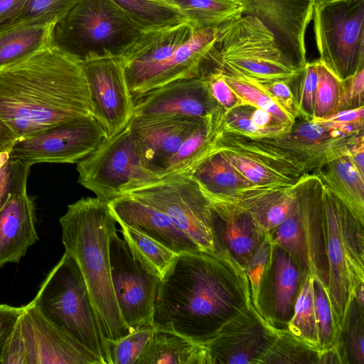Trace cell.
<instances>
[{
  "instance_id": "cell-1",
  "label": "cell",
  "mask_w": 364,
  "mask_h": 364,
  "mask_svg": "<svg viewBox=\"0 0 364 364\" xmlns=\"http://www.w3.org/2000/svg\"><path fill=\"white\" fill-rule=\"evenodd\" d=\"M251 304L247 276L231 257L183 253L159 282L152 324L204 345Z\"/></svg>"
},
{
  "instance_id": "cell-2",
  "label": "cell",
  "mask_w": 364,
  "mask_h": 364,
  "mask_svg": "<svg viewBox=\"0 0 364 364\" xmlns=\"http://www.w3.org/2000/svg\"><path fill=\"white\" fill-rule=\"evenodd\" d=\"M82 62L50 44L0 69V118L18 139L92 114Z\"/></svg>"
},
{
  "instance_id": "cell-3",
  "label": "cell",
  "mask_w": 364,
  "mask_h": 364,
  "mask_svg": "<svg viewBox=\"0 0 364 364\" xmlns=\"http://www.w3.org/2000/svg\"><path fill=\"white\" fill-rule=\"evenodd\" d=\"M59 222L65 251L80 268L109 353V344L131 332L121 316L112 282L109 240L117 232V221L107 201L87 197L70 204Z\"/></svg>"
},
{
  "instance_id": "cell-4",
  "label": "cell",
  "mask_w": 364,
  "mask_h": 364,
  "mask_svg": "<svg viewBox=\"0 0 364 364\" xmlns=\"http://www.w3.org/2000/svg\"><path fill=\"white\" fill-rule=\"evenodd\" d=\"M203 65L257 80L294 82L304 68L282 49L258 18L244 14L216 28V38Z\"/></svg>"
},
{
  "instance_id": "cell-5",
  "label": "cell",
  "mask_w": 364,
  "mask_h": 364,
  "mask_svg": "<svg viewBox=\"0 0 364 364\" xmlns=\"http://www.w3.org/2000/svg\"><path fill=\"white\" fill-rule=\"evenodd\" d=\"M143 29L112 0H80L55 24L52 45L81 61L119 56Z\"/></svg>"
},
{
  "instance_id": "cell-6",
  "label": "cell",
  "mask_w": 364,
  "mask_h": 364,
  "mask_svg": "<svg viewBox=\"0 0 364 364\" xmlns=\"http://www.w3.org/2000/svg\"><path fill=\"white\" fill-rule=\"evenodd\" d=\"M58 326L110 364L90 294L74 258L65 251L30 301Z\"/></svg>"
},
{
  "instance_id": "cell-7",
  "label": "cell",
  "mask_w": 364,
  "mask_h": 364,
  "mask_svg": "<svg viewBox=\"0 0 364 364\" xmlns=\"http://www.w3.org/2000/svg\"><path fill=\"white\" fill-rule=\"evenodd\" d=\"M327 289L336 324L341 333L355 288L364 284V223L323 186Z\"/></svg>"
},
{
  "instance_id": "cell-8",
  "label": "cell",
  "mask_w": 364,
  "mask_h": 364,
  "mask_svg": "<svg viewBox=\"0 0 364 364\" xmlns=\"http://www.w3.org/2000/svg\"><path fill=\"white\" fill-rule=\"evenodd\" d=\"M294 212L269 233L275 245L284 250L304 275L311 274L328 289L323 184L314 173H306L294 184Z\"/></svg>"
},
{
  "instance_id": "cell-9",
  "label": "cell",
  "mask_w": 364,
  "mask_h": 364,
  "mask_svg": "<svg viewBox=\"0 0 364 364\" xmlns=\"http://www.w3.org/2000/svg\"><path fill=\"white\" fill-rule=\"evenodd\" d=\"M318 60L341 80L364 68V0H315Z\"/></svg>"
},
{
  "instance_id": "cell-10",
  "label": "cell",
  "mask_w": 364,
  "mask_h": 364,
  "mask_svg": "<svg viewBox=\"0 0 364 364\" xmlns=\"http://www.w3.org/2000/svg\"><path fill=\"white\" fill-rule=\"evenodd\" d=\"M1 364H103L102 360L31 302L6 342Z\"/></svg>"
},
{
  "instance_id": "cell-11",
  "label": "cell",
  "mask_w": 364,
  "mask_h": 364,
  "mask_svg": "<svg viewBox=\"0 0 364 364\" xmlns=\"http://www.w3.org/2000/svg\"><path fill=\"white\" fill-rule=\"evenodd\" d=\"M76 169L79 183L107 202L168 178H161L144 167L129 123L79 161Z\"/></svg>"
},
{
  "instance_id": "cell-12",
  "label": "cell",
  "mask_w": 364,
  "mask_h": 364,
  "mask_svg": "<svg viewBox=\"0 0 364 364\" xmlns=\"http://www.w3.org/2000/svg\"><path fill=\"white\" fill-rule=\"evenodd\" d=\"M195 29L188 20L175 25L143 29L119 55L133 98L165 85L178 49Z\"/></svg>"
},
{
  "instance_id": "cell-13",
  "label": "cell",
  "mask_w": 364,
  "mask_h": 364,
  "mask_svg": "<svg viewBox=\"0 0 364 364\" xmlns=\"http://www.w3.org/2000/svg\"><path fill=\"white\" fill-rule=\"evenodd\" d=\"M126 193L166 213L202 251L214 252L210 200L191 174L173 176Z\"/></svg>"
},
{
  "instance_id": "cell-14",
  "label": "cell",
  "mask_w": 364,
  "mask_h": 364,
  "mask_svg": "<svg viewBox=\"0 0 364 364\" xmlns=\"http://www.w3.org/2000/svg\"><path fill=\"white\" fill-rule=\"evenodd\" d=\"M107 138L102 126L89 114L18 138L9 156L29 166L39 163L75 164Z\"/></svg>"
},
{
  "instance_id": "cell-15",
  "label": "cell",
  "mask_w": 364,
  "mask_h": 364,
  "mask_svg": "<svg viewBox=\"0 0 364 364\" xmlns=\"http://www.w3.org/2000/svg\"><path fill=\"white\" fill-rule=\"evenodd\" d=\"M109 261L115 298L129 331L153 325L154 302L161 279L134 258L127 242L117 232L109 240Z\"/></svg>"
},
{
  "instance_id": "cell-16",
  "label": "cell",
  "mask_w": 364,
  "mask_h": 364,
  "mask_svg": "<svg viewBox=\"0 0 364 364\" xmlns=\"http://www.w3.org/2000/svg\"><path fill=\"white\" fill-rule=\"evenodd\" d=\"M91 114L110 138L122 131L134 114V102L119 56H104L82 62Z\"/></svg>"
},
{
  "instance_id": "cell-17",
  "label": "cell",
  "mask_w": 364,
  "mask_h": 364,
  "mask_svg": "<svg viewBox=\"0 0 364 364\" xmlns=\"http://www.w3.org/2000/svg\"><path fill=\"white\" fill-rule=\"evenodd\" d=\"M204 119L181 114L133 115L129 126L144 167L161 178L172 176L168 169L173 160Z\"/></svg>"
},
{
  "instance_id": "cell-18",
  "label": "cell",
  "mask_w": 364,
  "mask_h": 364,
  "mask_svg": "<svg viewBox=\"0 0 364 364\" xmlns=\"http://www.w3.org/2000/svg\"><path fill=\"white\" fill-rule=\"evenodd\" d=\"M276 334L251 304L204 344L209 364H259Z\"/></svg>"
},
{
  "instance_id": "cell-19",
  "label": "cell",
  "mask_w": 364,
  "mask_h": 364,
  "mask_svg": "<svg viewBox=\"0 0 364 364\" xmlns=\"http://www.w3.org/2000/svg\"><path fill=\"white\" fill-rule=\"evenodd\" d=\"M244 14L258 18L274 34L290 58L304 68L307 61L305 36L312 21L315 0H240Z\"/></svg>"
},
{
  "instance_id": "cell-20",
  "label": "cell",
  "mask_w": 364,
  "mask_h": 364,
  "mask_svg": "<svg viewBox=\"0 0 364 364\" xmlns=\"http://www.w3.org/2000/svg\"><path fill=\"white\" fill-rule=\"evenodd\" d=\"M304 275L291 256L274 245L272 263L261 282L256 311L273 328L288 329Z\"/></svg>"
},
{
  "instance_id": "cell-21",
  "label": "cell",
  "mask_w": 364,
  "mask_h": 364,
  "mask_svg": "<svg viewBox=\"0 0 364 364\" xmlns=\"http://www.w3.org/2000/svg\"><path fill=\"white\" fill-rule=\"evenodd\" d=\"M208 198L214 252L229 256L245 270L254 250L267 233L248 211L236 203Z\"/></svg>"
},
{
  "instance_id": "cell-22",
  "label": "cell",
  "mask_w": 364,
  "mask_h": 364,
  "mask_svg": "<svg viewBox=\"0 0 364 364\" xmlns=\"http://www.w3.org/2000/svg\"><path fill=\"white\" fill-rule=\"evenodd\" d=\"M133 115L181 114L208 118L222 109L202 76L177 80L134 98Z\"/></svg>"
},
{
  "instance_id": "cell-23",
  "label": "cell",
  "mask_w": 364,
  "mask_h": 364,
  "mask_svg": "<svg viewBox=\"0 0 364 364\" xmlns=\"http://www.w3.org/2000/svg\"><path fill=\"white\" fill-rule=\"evenodd\" d=\"M117 221L166 246L176 255L202 251L164 212L124 193L108 202Z\"/></svg>"
},
{
  "instance_id": "cell-24",
  "label": "cell",
  "mask_w": 364,
  "mask_h": 364,
  "mask_svg": "<svg viewBox=\"0 0 364 364\" xmlns=\"http://www.w3.org/2000/svg\"><path fill=\"white\" fill-rule=\"evenodd\" d=\"M36 215L26 183L11 192L0 208V268L18 263L38 240Z\"/></svg>"
},
{
  "instance_id": "cell-25",
  "label": "cell",
  "mask_w": 364,
  "mask_h": 364,
  "mask_svg": "<svg viewBox=\"0 0 364 364\" xmlns=\"http://www.w3.org/2000/svg\"><path fill=\"white\" fill-rule=\"evenodd\" d=\"M294 184H254L228 196L208 197L236 203L269 233L294 212L296 196Z\"/></svg>"
},
{
  "instance_id": "cell-26",
  "label": "cell",
  "mask_w": 364,
  "mask_h": 364,
  "mask_svg": "<svg viewBox=\"0 0 364 364\" xmlns=\"http://www.w3.org/2000/svg\"><path fill=\"white\" fill-rule=\"evenodd\" d=\"M314 173L325 187L364 223V178L352 162L349 151L328 161Z\"/></svg>"
},
{
  "instance_id": "cell-27",
  "label": "cell",
  "mask_w": 364,
  "mask_h": 364,
  "mask_svg": "<svg viewBox=\"0 0 364 364\" xmlns=\"http://www.w3.org/2000/svg\"><path fill=\"white\" fill-rule=\"evenodd\" d=\"M136 364H209L204 345L175 332L154 329Z\"/></svg>"
},
{
  "instance_id": "cell-28",
  "label": "cell",
  "mask_w": 364,
  "mask_h": 364,
  "mask_svg": "<svg viewBox=\"0 0 364 364\" xmlns=\"http://www.w3.org/2000/svg\"><path fill=\"white\" fill-rule=\"evenodd\" d=\"M54 26L30 22L0 30V69L52 44Z\"/></svg>"
},
{
  "instance_id": "cell-29",
  "label": "cell",
  "mask_w": 364,
  "mask_h": 364,
  "mask_svg": "<svg viewBox=\"0 0 364 364\" xmlns=\"http://www.w3.org/2000/svg\"><path fill=\"white\" fill-rule=\"evenodd\" d=\"M213 151L220 152L245 178L253 184H294L296 182L256 154L237 146L215 134L209 148V151Z\"/></svg>"
},
{
  "instance_id": "cell-30",
  "label": "cell",
  "mask_w": 364,
  "mask_h": 364,
  "mask_svg": "<svg viewBox=\"0 0 364 364\" xmlns=\"http://www.w3.org/2000/svg\"><path fill=\"white\" fill-rule=\"evenodd\" d=\"M191 176L208 197L220 198L235 193L253 183L245 178L218 151H209Z\"/></svg>"
},
{
  "instance_id": "cell-31",
  "label": "cell",
  "mask_w": 364,
  "mask_h": 364,
  "mask_svg": "<svg viewBox=\"0 0 364 364\" xmlns=\"http://www.w3.org/2000/svg\"><path fill=\"white\" fill-rule=\"evenodd\" d=\"M176 6L196 28H217L244 14L240 0H165Z\"/></svg>"
},
{
  "instance_id": "cell-32",
  "label": "cell",
  "mask_w": 364,
  "mask_h": 364,
  "mask_svg": "<svg viewBox=\"0 0 364 364\" xmlns=\"http://www.w3.org/2000/svg\"><path fill=\"white\" fill-rule=\"evenodd\" d=\"M119 225L124 240L134 258L161 280L173 264L178 255L138 230L122 223H119Z\"/></svg>"
},
{
  "instance_id": "cell-33",
  "label": "cell",
  "mask_w": 364,
  "mask_h": 364,
  "mask_svg": "<svg viewBox=\"0 0 364 364\" xmlns=\"http://www.w3.org/2000/svg\"><path fill=\"white\" fill-rule=\"evenodd\" d=\"M321 351L288 329L279 331L259 364L318 363Z\"/></svg>"
},
{
  "instance_id": "cell-34",
  "label": "cell",
  "mask_w": 364,
  "mask_h": 364,
  "mask_svg": "<svg viewBox=\"0 0 364 364\" xmlns=\"http://www.w3.org/2000/svg\"><path fill=\"white\" fill-rule=\"evenodd\" d=\"M144 28L171 26L186 21L175 6L165 0H112Z\"/></svg>"
},
{
  "instance_id": "cell-35",
  "label": "cell",
  "mask_w": 364,
  "mask_h": 364,
  "mask_svg": "<svg viewBox=\"0 0 364 364\" xmlns=\"http://www.w3.org/2000/svg\"><path fill=\"white\" fill-rule=\"evenodd\" d=\"M313 283L314 276L308 274L302 281L288 330L318 349Z\"/></svg>"
},
{
  "instance_id": "cell-36",
  "label": "cell",
  "mask_w": 364,
  "mask_h": 364,
  "mask_svg": "<svg viewBox=\"0 0 364 364\" xmlns=\"http://www.w3.org/2000/svg\"><path fill=\"white\" fill-rule=\"evenodd\" d=\"M343 364H364V306L353 296L340 333Z\"/></svg>"
},
{
  "instance_id": "cell-37",
  "label": "cell",
  "mask_w": 364,
  "mask_h": 364,
  "mask_svg": "<svg viewBox=\"0 0 364 364\" xmlns=\"http://www.w3.org/2000/svg\"><path fill=\"white\" fill-rule=\"evenodd\" d=\"M220 71L228 84L240 99L242 105H250L263 109L287 124H294L296 121L294 117L252 83L238 75Z\"/></svg>"
},
{
  "instance_id": "cell-38",
  "label": "cell",
  "mask_w": 364,
  "mask_h": 364,
  "mask_svg": "<svg viewBox=\"0 0 364 364\" xmlns=\"http://www.w3.org/2000/svg\"><path fill=\"white\" fill-rule=\"evenodd\" d=\"M313 287L318 349L323 351L338 344L340 331L333 315L327 289L314 277Z\"/></svg>"
},
{
  "instance_id": "cell-39",
  "label": "cell",
  "mask_w": 364,
  "mask_h": 364,
  "mask_svg": "<svg viewBox=\"0 0 364 364\" xmlns=\"http://www.w3.org/2000/svg\"><path fill=\"white\" fill-rule=\"evenodd\" d=\"M80 0H26L19 14L1 29L30 22L55 24Z\"/></svg>"
},
{
  "instance_id": "cell-40",
  "label": "cell",
  "mask_w": 364,
  "mask_h": 364,
  "mask_svg": "<svg viewBox=\"0 0 364 364\" xmlns=\"http://www.w3.org/2000/svg\"><path fill=\"white\" fill-rule=\"evenodd\" d=\"M318 83L314 100V119L327 117L338 111L343 92V80L318 59Z\"/></svg>"
},
{
  "instance_id": "cell-41",
  "label": "cell",
  "mask_w": 364,
  "mask_h": 364,
  "mask_svg": "<svg viewBox=\"0 0 364 364\" xmlns=\"http://www.w3.org/2000/svg\"><path fill=\"white\" fill-rule=\"evenodd\" d=\"M154 331L153 325H144L109 344L110 364H136Z\"/></svg>"
},
{
  "instance_id": "cell-42",
  "label": "cell",
  "mask_w": 364,
  "mask_h": 364,
  "mask_svg": "<svg viewBox=\"0 0 364 364\" xmlns=\"http://www.w3.org/2000/svg\"><path fill=\"white\" fill-rule=\"evenodd\" d=\"M274 245L269 233L265 234L254 250L245 269L250 283L251 301L255 309L259 286L272 263Z\"/></svg>"
},
{
  "instance_id": "cell-43",
  "label": "cell",
  "mask_w": 364,
  "mask_h": 364,
  "mask_svg": "<svg viewBox=\"0 0 364 364\" xmlns=\"http://www.w3.org/2000/svg\"><path fill=\"white\" fill-rule=\"evenodd\" d=\"M30 167L11 159L9 152L0 153V208L11 192L27 183Z\"/></svg>"
},
{
  "instance_id": "cell-44",
  "label": "cell",
  "mask_w": 364,
  "mask_h": 364,
  "mask_svg": "<svg viewBox=\"0 0 364 364\" xmlns=\"http://www.w3.org/2000/svg\"><path fill=\"white\" fill-rule=\"evenodd\" d=\"M318 59L307 62L301 74L299 94L296 102L299 117L305 120L312 121L314 118V100L318 83Z\"/></svg>"
},
{
  "instance_id": "cell-45",
  "label": "cell",
  "mask_w": 364,
  "mask_h": 364,
  "mask_svg": "<svg viewBox=\"0 0 364 364\" xmlns=\"http://www.w3.org/2000/svg\"><path fill=\"white\" fill-rule=\"evenodd\" d=\"M200 76L206 82L212 97L223 112H228L242 105L240 99L228 84L219 70L211 66L203 65Z\"/></svg>"
},
{
  "instance_id": "cell-46",
  "label": "cell",
  "mask_w": 364,
  "mask_h": 364,
  "mask_svg": "<svg viewBox=\"0 0 364 364\" xmlns=\"http://www.w3.org/2000/svg\"><path fill=\"white\" fill-rule=\"evenodd\" d=\"M238 76L248 80L260 89L295 119L299 117L296 99L290 87V84L282 80H257L241 75Z\"/></svg>"
},
{
  "instance_id": "cell-47",
  "label": "cell",
  "mask_w": 364,
  "mask_h": 364,
  "mask_svg": "<svg viewBox=\"0 0 364 364\" xmlns=\"http://www.w3.org/2000/svg\"><path fill=\"white\" fill-rule=\"evenodd\" d=\"M312 121L326 127L346 132H364V106L341 110L327 117Z\"/></svg>"
},
{
  "instance_id": "cell-48",
  "label": "cell",
  "mask_w": 364,
  "mask_h": 364,
  "mask_svg": "<svg viewBox=\"0 0 364 364\" xmlns=\"http://www.w3.org/2000/svg\"><path fill=\"white\" fill-rule=\"evenodd\" d=\"M343 92L338 111L364 106V68L343 80Z\"/></svg>"
},
{
  "instance_id": "cell-49",
  "label": "cell",
  "mask_w": 364,
  "mask_h": 364,
  "mask_svg": "<svg viewBox=\"0 0 364 364\" xmlns=\"http://www.w3.org/2000/svg\"><path fill=\"white\" fill-rule=\"evenodd\" d=\"M21 311L22 306L0 304V364L4 347Z\"/></svg>"
},
{
  "instance_id": "cell-50",
  "label": "cell",
  "mask_w": 364,
  "mask_h": 364,
  "mask_svg": "<svg viewBox=\"0 0 364 364\" xmlns=\"http://www.w3.org/2000/svg\"><path fill=\"white\" fill-rule=\"evenodd\" d=\"M26 0H0V29L21 11Z\"/></svg>"
},
{
  "instance_id": "cell-51",
  "label": "cell",
  "mask_w": 364,
  "mask_h": 364,
  "mask_svg": "<svg viewBox=\"0 0 364 364\" xmlns=\"http://www.w3.org/2000/svg\"><path fill=\"white\" fill-rule=\"evenodd\" d=\"M17 139L13 130L0 118V153L9 152Z\"/></svg>"
},
{
  "instance_id": "cell-52",
  "label": "cell",
  "mask_w": 364,
  "mask_h": 364,
  "mask_svg": "<svg viewBox=\"0 0 364 364\" xmlns=\"http://www.w3.org/2000/svg\"><path fill=\"white\" fill-rule=\"evenodd\" d=\"M349 154L358 171L364 178V139L354 144L349 149Z\"/></svg>"
}]
</instances>
